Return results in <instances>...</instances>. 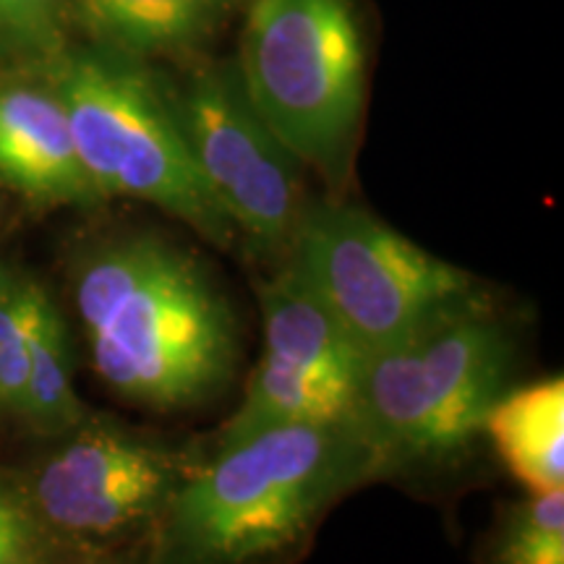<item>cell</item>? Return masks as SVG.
I'll use <instances>...</instances> for the list:
<instances>
[{
	"instance_id": "cell-1",
	"label": "cell",
	"mask_w": 564,
	"mask_h": 564,
	"mask_svg": "<svg viewBox=\"0 0 564 564\" xmlns=\"http://www.w3.org/2000/svg\"><path fill=\"white\" fill-rule=\"evenodd\" d=\"M70 295L102 384L158 413L199 408L230 384L238 327L212 274L160 232H121L79 253Z\"/></svg>"
},
{
	"instance_id": "cell-2",
	"label": "cell",
	"mask_w": 564,
	"mask_h": 564,
	"mask_svg": "<svg viewBox=\"0 0 564 564\" xmlns=\"http://www.w3.org/2000/svg\"><path fill=\"white\" fill-rule=\"evenodd\" d=\"M352 419L199 447L150 535V564H295L333 507L384 478Z\"/></svg>"
},
{
	"instance_id": "cell-3",
	"label": "cell",
	"mask_w": 564,
	"mask_h": 564,
	"mask_svg": "<svg viewBox=\"0 0 564 564\" xmlns=\"http://www.w3.org/2000/svg\"><path fill=\"white\" fill-rule=\"evenodd\" d=\"M238 74L303 167L345 199L366 116V42L352 0H246Z\"/></svg>"
},
{
	"instance_id": "cell-4",
	"label": "cell",
	"mask_w": 564,
	"mask_h": 564,
	"mask_svg": "<svg viewBox=\"0 0 564 564\" xmlns=\"http://www.w3.org/2000/svg\"><path fill=\"white\" fill-rule=\"evenodd\" d=\"M40 70L61 97L76 154L102 199L152 204L215 249L238 243L196 171L171 89L144 63L105 51H63Z\"/></svg>"
},
{
	"instance_id": "cell-5",
	"label": "cell",
	"mask_w": 564,
	"mask_h": 564,
	"mask_svg": "<svg viewBox=\"0 0 564 564\" xmlns=\"http://www.w3.org/2000/svg\"><path fill=\"white\" fill-rule=\"evenodd\" d=\"M514 340L489 301L366 356L352 377V421L387 476L455 455L481 434L510 384Z\"/></svg>"
},
{
	"instance_id": "cell-6",
	"label": "cell",
	"mask_w": 564,
	"mask_h": 564,
	"mask_svg": "<svg viewBox=\"0 0 564 564\" xmlns=\"http://www.w3.org/2000/svg\"><path fill=\"white\" fill-rule=\"evenodd\" d=\"M285 262L327 306L358 361L486 301L474 274L333 196L308 202Z\"/></svg>"
},
{
	"instance_id": "cell-7",
	"label": "cell",
	"mask_w": 564,
	"mask_h": 564,
	"mask_svg": "<svg viewBox=\"0 0 564 564\" xmlns=\"http://www.w3.org/2000/svg\"><path fill=\"white\" fill-rule=\"evenodd\" d=\"M196 457L89 411L11 478L55 544L112 549L150 541Z\"/></svg>"
},
{
	"instance_id": "cell-8",
	"label": "cell",
	"mask_w": 564,
	"mask_h": 564,
	"mask_svg": "<svg viewBox=\"0 0 564 564\" xmlns=\"http://www.w3.org/2000/svg\"><path fill=\"white\" fill-rule=\"evenodd\" d=\"M204 186L246 251L282 264L306 215L301 162L251 102L232 61H207L171 89Z\"/></svg>"
},
{
	"instance_id": "cell-9",
	"label": "cell",
	"mask_w": 564,
	"mask_h": 564,
	"mask_svg": "<svg viewBox=\"0 0 564 564\" xmlns=\"http://www.w3.org/2000/svg\"><path fill=\"white\" fill-rule=\"evenodd\" d=\"M0 181L37 207L102 202L76 154L61 97L40 68L0 70Z\"/></svg>"
},
{
	"instance_id": "cell-10",
	"label": "cell",
	"mask_w": 564,
	"mask_h": 564,
	"mask_svg": "<svg viewBox=\"0 0 564 564\" xmlns=\"http://www.w3.org/2000/svg\"><path fill=\"white\" fill-rule=\"evenodd\" d=\"M220 0H68V17L97 51L129 61L192 58L215 37Z\"/></svg>"
},
{
	"instance_id": "cell-11",
	"label": "cell",
	"mask_w": 564,
	"mask_h": 564,
	"mask_svg": "<svg viewBox=\"0 0 564 564\" xmlns=\"http://www.w3.org/2000/svg\"><path fill=\"white\" fill-rule=\"evenodd\" d=\"M259 306L264 324L262 358L352 390L356 350L293 264L282 262L259 285Z\"/></svg>"
},
{
	"instance_id": "cell-12",
	"label": "cell",
	"mask_w": 564,
	"mask_h": 564,
	"mask_svg": "<svg viewBox=\"0 0 564 564\" xmlns=\"http://www.w3.org/2000/svg\"><path fill=\"white\" fill-rule=\"evenodd\" d=\"M481 434L528 494L564 489V382L549 377L494 400Z\"/></svg>"
},
{
	"instance_id": "cell-13",
	"label": "cell",
	"mask_w": 564,
	"mask_h": 564,
	"mask_svg": "<svg viewBox=\"0 0 564 564\" xmlns=\"http://www.w3.org/2000/svg\"><path fill=\"white\" fill-rule=\"evenodd\" d=\"M352 419V390L288 366L259 358L246 382L241 405L217 429L207 447L291 423H335Z\"/></svg>"
},
{
	"instance_id": "cell-14",
	"label": "cell",
	"mask_w": 564,
	"mask_h": 564,
	"mask_svg": "<svg viewBox=\"0 0 564 564\" xmlns=\"http://www.w3.org/2000/svg\"><path fill=\"white\" fill-rule=\"evenodd\" d=\"M87 413L89 408L84 405L74 382V352H70L66 316L51 299V293L42 288L37 312H34L30 373H26L19 419L34 434L53 440L74 429Z\"/></svg>"
},
{
	"instance_id": "cell-15",
	"label": "cell",
	"mask_w": 564,
	"mask_h": 564,
	"mask_svg": "<svg viewBox=\"0 0 564 564\" xmlns=\"http://www.w3.org/2000/svg\"><path fill=\"white\" fill-rule=\"evenodd\" d=\"M476 564H564V489L505 505L476 549Z\"/></svg>"
},
{
	"instance_id": "cell-16",
	"label": "cell",
	"mask_w": 564,
	"mask_h": 564,
	"mask_svg": "<svg viewBox=\"0 0 564 564\" xmlns=\"http://www.w3.org/2000/svg\"><path fill=\"white\" fill-rule=\"evenodd\" d=\"M68 0H0V61L40 68L61 55Z\"/></svg>"
},
{
	"instance_id": "cell-17",
	"label": "cell",
	"mask_w": 564,
	"mask_h": 564,
	"mask_svg": "<svg viewBox=\"0 0 564 564\" xmlns=\"http://www.w3.org/2000/svg\"><path fill=\"white\" fill-rule=\"evenodd\" d=\"M55 546L13 478H0V564H42Z\"/></svg>"
},
{
	"instance_id": "cell-18",
	"label": "cell",
	"mask_w": 564,
	"mask_h": 564,
	"mask_svg": "<svg viewBox=\"0 0 564 564\" xmlns=\"http://www.w3.org/2000/svg\"><path fill=\"white\" fill-rule=\"evenodd\" d=\"M42 564H150V541L131 546H55Z\"/></svg>"
},
{
	"instance_id": "cell-19",
	"label": "cell",
	"mask_w": 564,
	"mask_h": 564,
	"mask_svg": "<svg viewBox=\"0 0 564 564\" xmlns=\"http://www.w3.org/2000/svg\"><path fill=\"white\" fill-rule=\"evenodd\" d=\"M220 3L225 6V9H230V6H236V3H241V0H220Z\"/></svg>"
}]
</instances>
